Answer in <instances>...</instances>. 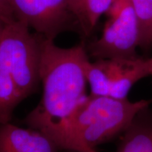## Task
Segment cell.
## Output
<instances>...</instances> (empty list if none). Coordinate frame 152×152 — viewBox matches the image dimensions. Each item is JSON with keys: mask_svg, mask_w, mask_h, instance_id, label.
Listing matches in <instances>:
<instances>
[{"mask_svg": "<svg viewBox=\"0 0 152 152\" xmlns=\"http://www.w3.org/2000/svg\"><path fill=\"white\" fill-rule=\"evenodd\" d=\"M90 61L83 44L63 48L42 37L39 77L43 92L39 103L26 116L28 128L52 139L87 96L85 68Z\"/></svg>", "mask_w": 152, "mask_h": 152, "instance_id": "cell-1", "label": "cell"}, {"mask_svg": "<svg viewBox=\"0 0 152 152\" xmlns=\"http://www.w3.org/2000/svg\"><path fill=\"white\" fill-rule=\"evenodd\" d=\"M151 102L89 94L76 106L52 140L58 149L77 152L95 149L96 146L122 134Z\"/></svg>", "mask_w": 152, "mask_h": 152, "instance_id": "cell-2", "label": "cell"}, {"mask_svg": "<svg viewBox=\"0 0 152 152\" xmlns=\"http://www.w3.org/2000/svg\"><path fill=\"white\" fill-rule=\"evenodd\" d=\"M42 36L33 34L23 22L15 18L4 21L0 49L4 53L22 100L33 94L40 83Z\"/></svg>", "mask_w": 152, "mask_h": 152, "instance_id": "cell-3", "label": "cell"}, {"mask_svg": "<svg viewBox=\"0 0 152 152\" xmlns=\"http://www.w3.org/2000/svg\"><path fill=\"white\" fill-rule=\"evenodd\" d=\"M106 14L103 33L90 44L87 52L96 60L135 58L140 30L130 0H116Z\"/></svg>", "mask_w": 152, "mask_h": 152, "instance_id": "cell-4", "label": "cell"}, {"mask_svg": "<svg viewBox=\"0 0 152 152\" xmlns=\"http://www.w3.org/2000/svg\"><path fill=\"white\" fill-rule=\"evenodd\" d=\"M13 16L48 39L79 29L71 0H9Z\"/></svg>", "mask_w": 152, "mask_h": 152, "instance_id": "cell-5", "label": "cell"}, {"mask_svg": "<svg viewBox=\"0 0 152 152\" xmlns=\"http://www.w3.org/2000/svg\"><path fill=\"white\" fill-rule=\"evenodd\" d=\"M107 76L109 96L126 99L130 89L137 82L152 76V65L149 58L98 59Z\"/></svg>", "mask_w": 152, "mask_h": 152, "instance_id": "cell-6", "label": "cell"}, {"mask_svg": "<svg viewBox=\"0 0 152 152\" xmlns=\"http://www.w3.org/2000/svg\"><path fill=\"white\" fill-rule=\"evenodd\" d=\"M58 147L41 131L10 123L0 125V152H57Z\"/></svg>", "mask_w": 152, "mask_h": 152, "instance_id": "cell-7", "label": "cell"}, {"mask_svg": "<svg viewBox=\"0 0 152 152\" xmlns=\"http://www.w3.org/2000/svg\"><path fill=\"white\" fill-rule=\"evenodd\" d=\"M140 113L122 133L116 152H152V119Z\"/></svg>", "mask_w": 152, "mask_h": 152, "instance_id": "cell-8", "label": "cell"}, {"mask_svg": "<svg viewBox=\"0 0 152 152\" xmlns=\"http://www.w3.org/2000/svg\"><path fill=\"white\" fill-rule=\"evenodd\" d=\"M22 101L4 53L0 49V125L10 123L15 109Z\"/></svg>", "mask_w": 152, "mask_h": 152, "instance_id": "cell-9", "label": "cell"}, {"mask_svg": "<svg viewBox=\"0 0 152 152\" xmlns=\"http://www.w3.org/2000/svg\"><path fill=\"white\" fill-rule=\"evenodd\" d=\"M116 0H83L77 16L79 30L83 35H90L101 16L108 13Z\"/></svg>", "mask_w": 152, "mask_h": 152, "instance_id": "cell-10", "label": "cell"}, {"mask_svg": "<svg viewBox=\"0 0 152 152\" xmlns=\"http://www.w3.org/2000/svg\"><path fill=\"white\" fill-rule=\"evenodd\" d=\"M137 16L140 30V47L152 45V0H130Z\"/></svg>", "mask_w": 152, "mask_h": 152, "instance_id": "cell-11", "label": "cell"}, {"mask_svg": "<svg viewBox=\"0 0 152 152\" xmlns=\"http://www.w3.org/2000/svg\"><path fill=\"white\" fill-rule=\"evenodd\" d=\"M0 18L4 20L14 18L11 11L9 0H0Z\"/></svg>", "mask_w": 152, "mask_h": 152, "instance_id": "cell-12", "label": "cell"}, {"mask_svg": "<svg viewBox=\"0 0 152 152\" xmlns=\"http://www.w3.org/2000/svg\"><path fill=\"white\" fill-rule=\"evenodd\" d=\"M83 2V0H71L72 9H73L74 14H75L76 18H77V16H78L79 14L80 10L81 9Z\"/></svg>", "mask_w": 152, "mask_h": 152, "instance_id": "cell-13", "label": "cell"}, {"mask_svg": "<svg viewBox=\"0 0 152 152\" xmlns=\"http://www.w3.org/2000/svg\"><path fill=\"white\" fill-rule=\"evenodd\" d=\"M4 20L3 19H1V18H0V31H1V27H2V25L4 23Z\"/></svg>", "mask_w": 152, "mask_h": 152, "instance_id": "cell-14", "label": "cell"}, {"mask_svg": "<svg viewBox=\"0 0 152 152\" xmlns=\"http://www.w3.org/2000/svg\"><path fill=\"white\" fill-rule=\"evenodd\" d=\"M87 152H97V151H96L95 149H92V150H90V151H88Z\"/></svg>", "mask_w": 152, "mask_h": 152, "instance_id": "cell-15", "label": "cell"}, {"mask_svg": "<svg viewBox=\"0 0 152 152\" xmlns=\"http://www.w3.org/2000/svg\"><path fill=\"white\" fill-rule=\"evenodd\" d=\"M149 59L150 62H151V65H152V56H151V57H149Z\"/></svg>", "mask_w": 152, "mask_h": 152, "instance_id": "cell-16", "label": "cell"}]
</instances>
